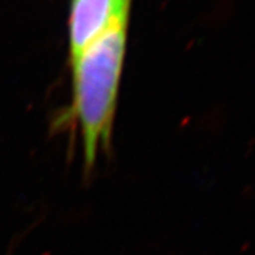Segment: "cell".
<instances>
[{
  "instance_id": "cell-1",
  "label": "cell",
  "mask_w": 255,
  "mask_h": 255,
  "mask_svg": "<svg viewBox=\"0 0 255 255\" xmlns=\"http://www.w3.org/2000/svg\"><path fill=\"white\" fill-rule=\"evenodd\" d=\"M128 16L114 21L100 36L71 58L73 101L70 120L83 139L84 162L90 170L100 149L108 148L113 132L127 44Z\"/></svg>"
},
{
  "instance_id": "cell-2",
  "label": "cell",
  "mask_w": 255,
  "mask_h": 255,
  "mask_svg": "<svg viewBox=\"0 0 255 255\" xmlns=\"http://www.w3.org/2000/svg\"><path fill=\"white\" fill-rule=\"evenodd\" d=\"M129 0H71L70 58L77 57L114 21L128 16Z\"/></svg>"
}]
</instances>
